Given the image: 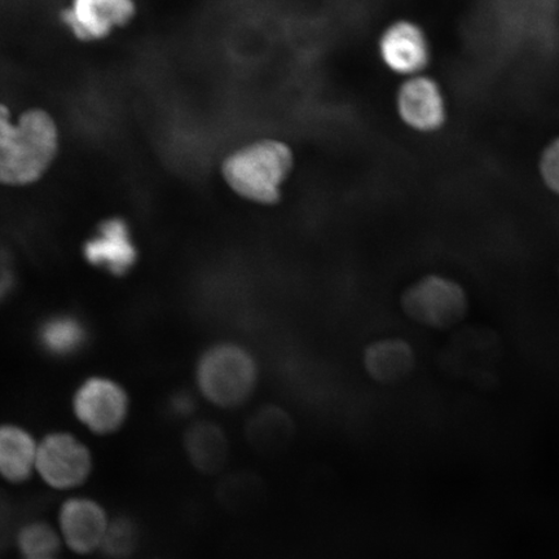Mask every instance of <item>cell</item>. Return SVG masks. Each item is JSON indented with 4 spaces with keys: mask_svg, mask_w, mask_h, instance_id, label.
I'll list each match as a JSON object with an SVG mask.
<instances>
[{
    "mask_svg": "<svg viewBox=\"0 0 559 559\" xmlns=\"http://www.w3.org/2000/svg\"><path fill=\"white\" fill-rule=\"evenodd\" d=\"M60 150L58 123L47 110L33 108L13 120L0 103V186L37 185L50 171Z\"/></svg>",
    "mask_w": 559,
    "mask_h": 559,
    "instance_id": "1",
    "label": "cell"
},
{
    "mask_svg": "<svg viewBox=\"0 0 559 559\" xmlns=\"http://www.w3.org/2000/svg\"><path fill=\"white\" fill-rule=\"evenodd\" d=\"M295 167L292 146L276 138H261L229 152L221 164L222 179L240 199L262 206L277 205L283 186Z\"/></svg>",
    "mask_w": 559,
    "mask_h": 559,
    "instance_id": "2",
    "label": "cell"
},
{
    "mask_svg": "<svg viewBox=\"0 0 559 559\" xmlns=\"http://www.w3.org/2000/svg\"><path fill=\"white\" fill-rule=\"evenodd\" d=\"M260 376L254 354L233 341L206 347L199 355L193 372L198 395L223 411L243 407L255 394Z\"/></svg>",
    "mask_w": 559,
    "mask_h": 559,
    "instance_id": "3",
    "label": "cell"
},
{
    "mask_svg": "<svg viewBox=\"0 0 559 559\" xmlns=\"http://www.w3.org/2000/svg\"><path fill=\"white\" fill-rule=\"evenodd\" d=\"M95 454L81 437L64 429L39 437L35 478L53 492H80L95 473Z\"/></svg>",
    "mask_w": 559,
    "mask_h": 559,
    "instance_id": "4",
    "label": "cell"
},
{
    "mask_svg": "<svg viewBox=\"0 0 559 559\" xmlns=\"http://www.w3.org/2000/svg\"><path fill=\"white\" fill-rule=\"evenodd\" d=\"M70 411L88 435L110 438L120 435L129 423L131 395L114 377L93 374L76 384L70 397Z\"/></svg>",
    "mask_w": 559,
    "mask_h": 559,
    "instance_id": "5",
    "label": "cell"
},
{
    "mask_svg": "<svg viewBox=\"0 0 559 559\" xmlns=\"http://www.w3.org/2000/svg\"><path fill=\"white\" fill-rule=\"evenodd\" d=\"M402 310L419 325L436 331L459 326L469 313V297L456 280L443 275L418 278L403 292Z\"/></svg>",
    "mask_w": 559,
    "mask_h": 559,
    "instance_id": "6",
    "label": "cell"
},
{
    "mask_svg": "<svg viewBox=\"0 0 559 559\" xmlns=\"http://www.w3.org/2000/svg\"><path fill=\"white\" fill-rule=\"evenodd\" d=\"M110 521L104 502L95 496L75 492L60 502L55 526L64 549L74 556L90 557L100 554Z\"/></svg>",
    "mask_w": 559,
    "mask_h": 559,
    "instance_id": "7",
    "label": "cell"
},
{
    "mask_svg": "<svg viewBox=\"0 0 559 559\" xmlns=\"http://www.w3.org/2000/svg\"><path fill=\"white\" fill-rule=\"evenodd\" d=\"M394 109L397 120L419 135L437 134L449 120L444 90L428 73L402 80L395 91Z\"/></svg>",
    "mask_w": 559,
    "mask_h": 559,
    "instance_id": "8",
    "label": "cell"
},
{
    "mask_svg": "<svg viewBox=\"0 0 559 559\" xmlns=\"http://www.w3.org/2000/svg\"><path fill=\"white\" fill-rule=\"evenodd\" d=\"M377 56L389 73L409 79L426 73L432 59L428 33L417 21L400 19L384 26L377 39Z\"/></svg>",
    "mask_w": 559,
    "mask_h": 559,
    "instance_id": "9",
    "label": "cell"
},
{
    "mask_svg": "<svg viewBox=\"0 0 559 559\" xmlns=\"http://www.w3.org/2000/svg\"><path fill=\"white\" fill-rule=\"evenodd\" d=\"M82 255L91 267L111 277L128 276L139 261V250L128 221L121 216L102 221L83 242Z\"/></svg>",
    "mask_w": 559,
    "mask_h": 559,
    "instance_id": "10",
    "label": "cell"
},
{
    "mask_svg": "<svg viewBox=\"0 0 559 559\" xmlns=\"http://www.w3.org/2000/svg\"><path fill=\"white\" fill-rule=\"evenodd\" d=\"M134 15V0H72L62 20L76 38L93 41L107 38Z\"/></svg>",
    "mask_w": 559,
    "mask_h": 559,
    "instance_id": "11",
    "label": "cell"
},
{
    "mask_svg": "<svg viewBox=\"0 0 559 559\" xmlns=\"http://www.w3.org/2000/svg\"><path fill=\"white\" fill-rule=\"evenodd\" d=\"M181 450L188 465L205 477H214L225 471L230 456L226 430L210 419L188 424L181 436Z\"/></svg>",
    "mask_w": 559,
    "mask_h": 559,
    "instance_id": "12",
    "label": "cell"
},
{
    "mask_svg": "<svg viewBox=\"0 0 559 559\" xmlns=\"http://www.w3.org/2000/svg\"><path fill=\"white\" fill-rule=\"evenodd\" d=\"M297 428L288 411L276 404H264L245 423V440L258 456L275 459L295 442Z\"/></svg>",
    "mask_w": 559,
    "mask_h": 559,
    "instance_id": "13",
    "label": "cell"
},
{
    "mask_svg": "<svg viewBox=\"0 0 559 559\" xmlns=\"http://www.w3.org/2000/svg\"><path fill=\"white\" fill-rule=\"evenodd\" d=\"M39 438L19 423H0V479L23 487L35 478Z\"/></svg>",
    "mask_w": 559,
    "mask_h": 559,
    "instance_id": "14",
    "label": "cell"
},
{
    "mask_svg": "<svg viewBox=\"0 0 559 559\" xmlns=\"http://www.w3.org/2000/svg\"><path fill=\"white\" fill-rule=\"evenodd\" d=\"M369 379L380 384H396L414 373L416 353L408 341L383 338L372 342L362 354Z\"/></svg>",
    "mask_w": 559,
    "mask_h": 559,
    "instance_id": "15",
    "label": "cell"
},
{
    "mask_svg": "<svg viewBox=\"0 0 559 559\" xmlns=\"http://www.w3.org/2000/svg\"><path fill=\"white\" fill-rule=\"evenodd\" d=\"M269 498V486L262 475L250 471L227 474L216 486V500L219 506L235 515L261 512Z\"/></svg>",
    "mask_w": 559,
    "mask_h": 559,
    "instance_id": "16",
    "label": "cell"
},
{
    "mask_svg": "<svg viewBox=\"0 0 559 559\" xmlns=\"http://www.w3.org/2000/svg\"><path fill=\"white\" fill-rule=\"evenodd\" d=\"M37 342L41 353L53 359H69L83 352L88 342V330L73 313H55L38 326Z\"/></svg>",
    "mask_w": 559,
    "mask_h": 559,
    "instance_id": "17",
    "label": "cell"
},
{
    "mask_svg": "<svg viewBox=\"0 0 559 559\" xmlns=\"http://www.w3.org/2000/svg\"><path fill=\"white\" fill-rule=\"evenodd\" d=\"M12 544L20 559L61 556L64 549L55 523L41 519L21 523L13 533Z\"/></svg>",
    "mask_w": 559,
    "mask_h": 559,
    "instance_id": "18",
    "label": "cell"
},
{
    "mask_svg": "<svg viewBox=\"0 0 559 559\" xmlns=\"http://www.w3.org/2000/svg\"><path fill=\"white\" fill-rule=\"evenodd\" d=\"M143 542L140 523L128 513L111 516L100 554L105 559H131Z\"/></svg>",
    "mask_w": 559,
    "mask_h": 559,
    "instance_id": "19",
    "label": "cell"
},
{
    "mask_svg": "<svg viewBox=\"0 0 559 559\" xmlns=\"http://www.w3.org/2000/svg\"><path fill=\"white\" fill-rule=\"evenodd\" d=\"M539 174L544 187L559 198V138L551 140L542 152Z\"/></svg>",
    "mask_w": 559,
    "mask_h": 559,
    "instance_id": "20",
    "label": "cell"
},
{
    "mask_svg": "<svg viewBox=\"0 0 559 559\" xmlns=\"http://www.w3.org/2000/svg\"><path fill=\"white\" fill-rule=\"evenodd\" d=\"M198 409V400L188 391H178L166 403V414L177 421H187Z\"/></svg>",
    "mask_w": 559,
    "mask_h": 559,
    "instance_id": "21",
    "label": "cell"
},
{
    "mask_svg": "<svg viewBox=\"0 0 559 559\" xmlns=\"http://www.w3.org/2000/svg\"><path fill=\"white\" fill-rule=\"evenodd\" d=\"M25 559H62V558H61V556H50V557L25 558Z\"/></svg>",
    "mask_w": 559,
    "mask_h": 559,
    "instance_id": "22",
    "label": "cell"
},
{
    "mask_svg": "<svg viewBox=\"0 0 559 559\" xmlns=\"http://www.w3.org/2000/svg\"><path fill=\"white\" fill-rule=\"evenodd\" d=\"M155 559H166V558H155Z\"/></svg>",
    "mask_w": 559,
    "mask_h": 559,
    "instance_id": "23",
    "label": "cell"
}]
</instances>
